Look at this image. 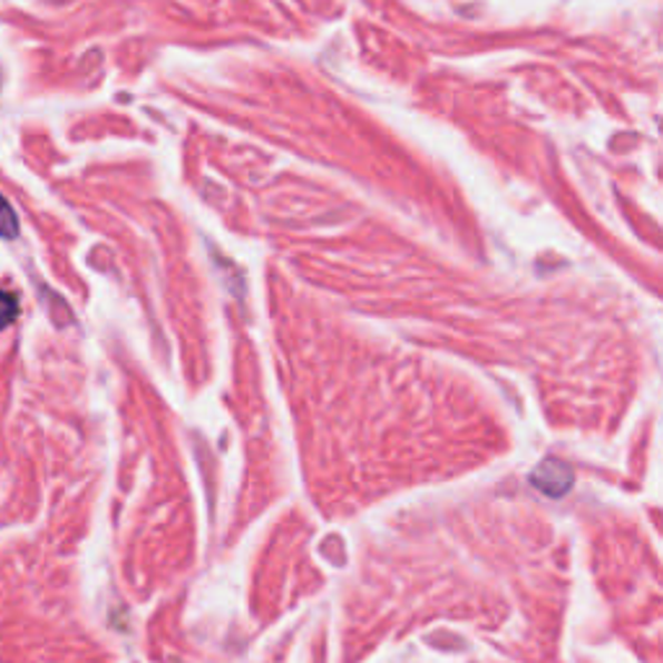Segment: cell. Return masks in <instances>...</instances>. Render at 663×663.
I'll return each instance as SVG.
<instances>
[{"label":"cell","mask_w":663,"mask_h":663,"mask_svg":"<svg viewBox=\"0 0 663 663\" xmlns=\"http://www.w3.org/2000/svg\"><path fill=\"white\" fill-rule=\"evenodd\" d=\"M16 234H19V218H16L8 199L0 195V238H13Z\"/></svg>","instance_id":"2"},{"label":"cell","mask_w":663,"mask_h":663,"mask_svg":"<svg viewBox=\"0 0 663 663\" xmlns=\"http://www.w3.org/2000/svg\"><path fill=\"white\" fill-rule=\"evenodd\" d=\"M16 316H19V301H16V295L0 291V330L11 326Z\"/></svg>","instance_id":"3"},{"label":"cell","mask_w":663,"mask_h":663,"mask_svg":"<svg viewBox=\"0 0 663 663\" xmlns=\"http://www.w3.org/2000/svg\"><path fill=\"white\" fill-rule=\"evenodd\" d=\"M529 479L542 495H547V498H563V495L571 493L575 475L565 461L547 457L545 461H539V467H534Z\"/></svg>","instance_id":"1"}]
</instances>
